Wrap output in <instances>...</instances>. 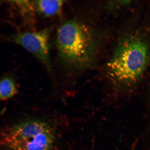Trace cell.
I'll return each mask as SVG.
<instances>
[{
  "label": "cell",
  "instance_id": "8992f818",
  "mask_svg": "<svg viewBox=\"0 0 150 150\" xmlns=\"http://www.w3.org/2000/svg\"><path fill=\"white\" fill-rule=\"evenodd\" d=\"M37 13L47 18L52 17L59 14L65 1H33Z\"/></svg>",
  "mask_w": 150,
  "mask_h": 150
},
{
  "label": "cell",
  "instance_id": "5b68a950",
  "mask_svg": "<svg viewBox=\"0 0 150 150\" xmlns=\"http://www.w3.org/2000/svg\"><path fill=\"white\" fill-rule=\"evenodd\" d=\"M7 1L15 6L18 9L24 23L30 28L32 31L34 30L36 23L37 12L33 1Z\"/></svg>",
  "mask_w": 150,
  "mask_h": 150
},
{
  "label": "cell",
  "instance_id": "277c9868",
  "mask_svg": "<svg viewBox=\"0 0 150 150\" xmlns=\"http://www.w3.org/2000/svg\"><path fill=\"white\" fill-rule=\"evenodd\" d=\"M52 28H44L38 31L20 32L12 35L11 42L23 47L50 71L52 63L50 56V40Z\"/></svg>",
  "mask_w": 150,
  "mask_h": 150
},
{
  "label": "cell",
  "instance_id": "52a82bcc",
  "mask_svg": "<svg viewBox=\"0 0 150 150\" xmlns=\"http://www.w3.org/2000/svg\"><path fill=\"white\" fill-rule=\"evenodd\" d=\"M17 93V89L13 79L9 76L3 77L1 81L0 97L1 100H7Z\"/></svg>",
  "mask_w": 150,
  "mask_h": 150
},
{
  "label": "cell",
  "instance_id": "6da1fadb",
  "mask_svg": "<svg viewBox=\"0 0 150 150\" xmlns=\"http://www.w3.org/2000/svg\"><path fill=\"white\" fill-rule=\"evenodd\" d=\"M149 53L147 44L137 35H127L120 41L107 67L116 87L129 88L138 81L147 67Z\"/></svg>",
  "mask_w": 150,
  "mask_h": 150
},
{
  "label": "cell",
  "instance_id": "3957f363",
  "mask_svg": "<svg viewBox=\"0 0 150 150\" xmlns=\"http://www.w3.org/2000/svg\"><path fill=\"white\" fill-rule=\"evenodd\" d=\"M55 131L46 122L37 119L24 120L3 131L1 145L8 150H52Z\"/></svg>",
  "mask_w": 150,
  "mask_h": 150
},
{
  "label": "cell",
  "instance_id": "7a4b0ae2",
  "mask_svg": "<svg viewBox=\"0 0 150 150\" xmlns=\"http://www.w3.org/2000/svg\"><path fill=\"white\" fill-rule=\"evenodd\" d=\"M55 43L60 60L67 67L83 68L91 64L96 55L97 44L94 33L77 20L67 21L60 26Z\"/></svg>",
  "mask_w": 150,
  "mask_h": 150
}]
</instances>
